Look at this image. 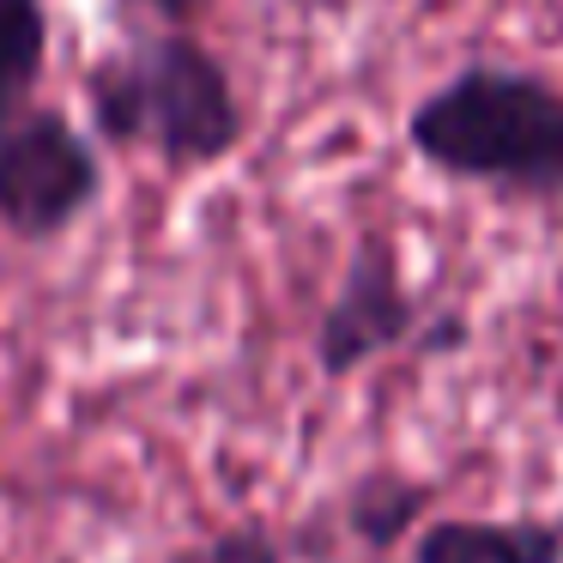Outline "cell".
I'll list each match as a JSON object with an SVG mask.
<instances>
[{
  "mask_svg": "<svg viewBox=\"0 0 563 563\" xmlns=\"http://www.w3.org/2000/svg\"><path fill=\"white\" fill-rule=\"evenodd\" d=\"M49 67V0H0V128L37 103Z\"/></svg>",
  "mask_w": 563,
  "mask_h": 563,
  "instance_id": "cell-6",
  "label": "cell"
},
{
  "mask_svg": "<svg viewBox=\"0 0 563 563\" xmlns=\"http://www.w3.org/2000/svg\"><path fill=\"white\" fill-rule=\"evenodd\" d=\"M418 321H424V309H418L412 291H406L400 261H394L382 243H364L352 255V267H345L333 303L321 309L316 357H321L328 376H352V369L369 364V357L406 345L418 333Z\"/></svg>",
  "mask_w": 563,
  "mask_h": 563,
  "instance_id": "cell-4",
  "label": "cell"
},
{
  "mask_svg": "<svg viewBox=\"0 0 563 563\" xmlns=\"http://www.w3.org/2000/svg\"><path fill=\"white\" fill-rule=\"evenodd\" d=\"M91 134L115 152H152L170 170H212L249 140V110L219 49L183 25L98 55L86 74Z\"/></svg>",
  "mask_w": 563,
  "mask_h": 563,
  "instance_id": "cell-2",
  "label": "cell"
},
{
  "mask_svg": "<svg viewBox=\"0 0 563 563\" xmlns=\"http://www.w3.org/2000/svg\"><path fill=\"white\" fill-rule=\"evenodd\" d=\"M424 170L503 200L563 207V86L515 62H466L406 110Z\"/></svg>",
  "mask_w": 563,
  "mask_h": 563,
  "instance_id": "cell-1",
  "label": "cell"
},
{
  "mask_svg": "<svg viewBox=\"0 0 563 563\" xmlns=\"http://www.w3.org/2000/svg\"><path fill=\"white\" fill-rule=\"evenodd\" d=\"M412 503H418L412 490H400V485H394V490H382V509H369V503H357V527H369L376 539H388L394 527H400L406 515H412Z\"/></svg>",
  "mask_w": 563,
  "mask_h": 563,
  "instance_id": "cell-8",
  "label": "cell"
},
{
  "mask_svg": "<svg viewBox=\"0 0 563 563\" xmlns=\"http://www.w3.org/2000/svg\"><path fill=\"white\" fill-rule=\"evenodd\" d=\"M128 7H140V13H158L164 25H188V19L207 7V0H128Z\"/></svg>",
  "mask_w": 563,
  "mask_h": 563,
  "instance_id": "cell-9",
  "label": "cell"
},
{
  "mask_svg": "<svg viewBox=\"0 0 563 563\" xmlns=\"http://www.w3.org/2000/svg\"><path fill=\"white\" fill-rule=\"evenodd\" d=\"M103 140L74 115L31 103L0 128V231L19 243H55L103 200Z\"/></svg>",
  "mask_w": 563,
  "mask_h": 563,
  "instance_id": "cell-3",
  "label": "cell"
},
{
  "mask_svg": "<svg viewBox=\"0 0 563 563\" xmlns=\"http://www.w3.org/2000/svg\"><path fill=\"white\" fill-rule=\"evenodd\" d=\"M170 563H279V545L267 533H255V527H243V533H219V539H207V545L183 551Z\"/></svg>",
  "mask_w": 563,
  "mask_h": 563,
  "instance_id": "cell-7",
  "label": "cell"
},
{
  "mask_svg": "<svg viewBox=\"0 0 563 563\" xmlns=\"http://www.w3.org/2000/svg\"><path fill=\"white\" fill-rule=\"evenodd\" d=\"M412 563H563L551 521H437L418 533Z\"/></svg>",
  "mask_w": 563,
  "mask_h": 563,
  "instance_id": "cell-5",
  "label": "cell"
}]
</instances>
